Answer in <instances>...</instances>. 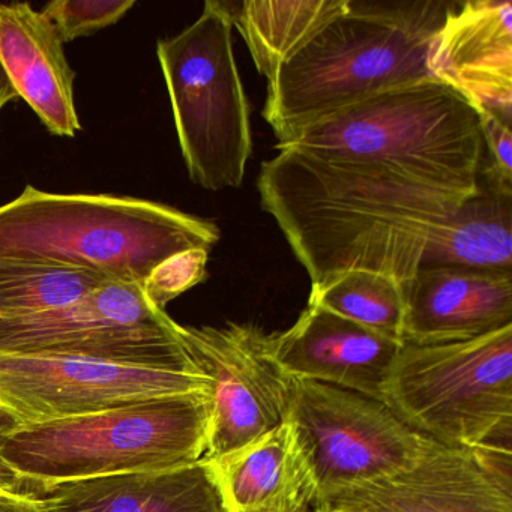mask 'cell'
I'll return each instance as SVG.
<instances>
[{
    "label": "cell",
    "instance_id": "6da1fadb",
    "mask_svg": "<svg viewBox=\"0 0 512 512\" xmlns=\"http://www.w3.org/2000/svg\"><path fill=\"white\" fill-rule=\"evenodd\" d=\"M277 149V157L262 164L257 190L311 287L368 271L392 278L407 293L428 245L473 197L385 167Z\"/></svg>",
    "mask_w": 512,
    "mask_h": 512
},
{
    "label": "cell",
    "instance_id": "7a4b0ae2",
    "mask_svg": "<svg viewBox=\"0 0 512 512\" xmlns=\"http://www.w3.org/2000/svg\"><path fill=\"white\" fill-rule=\"evenodd\" d=\"M217 224L163 203L110 194H56L28 185L0 206V260L89 269L145 284L167 260L211 251Z\"/></svg>",
    "mask_w": 512,
    "mask_h": 512
},
{
    "label": "cell",
    "instance_id": "3957f363",
    "mask_svg": "<svg viewBox=\"0 0 512 512\" xmlns=\"http://www.w3.org/2000/svg\"><path fill=\"white\" fill-rule=\"evenodd\" d=\"M479 109L449 83L428 79L353 104L296 131L277 148L385 167L475 196L484 152Z\"/></svg>",
    "mask_w": 512,
    "mask_h": 512
},
{
    "label": "cell",
    "instance_id": "277c9868",
    "mask_svg": "<svg viewBox=\"0 0 512 512\" xmlns=\"http://www.w3.org/2000/svg\"><path fill=\"white\" fill-rule=\"evenodd\" d=\"M352 7L302 47L268 82L263 118L278 143L353 104L436 79L430 55L442 23L430 11Z\"/></svg>",
    "mask_w": 512,
    "mask_h": 512
},
{
    "label": "cell",
    "instance_id": "5b68a950",
    "mask_svg": "<svg viewBox=\"0 0 512 512\" xmlns=\"http://www.w3.org/2000/svg\"><path fill=\"white\" fill-rule=\"evenodd\" d=\"M208 391L166 395L104 412L5 434L2 457L26 493L125 473L173 469L202 460L208 448Z\"/></svg>",
    "mask_w": 512,
    "mask_h": 512
},
{
    "label": "cell",
    "instance_id": "8992f818",
    "mask_svg": "<svg viewBox=\"0 0 512 512\" xmlns=\"http://www.w3.org/2000/svg\"><path fill=\"white\" fill-rule=\"evenodd\" d=\"M382 394L403 424L442 445L511 449L512 325L455 343H404Z\"/></svg>",
    "mask_w": 512,
    "mask_h": 512
},
{
    "label": "cell",
    "instance_id": "52a82bcc",
    "mask_svg": "<svg viewBox=\"0 0 512 512\" xmlns=\"http://www.w3.org/2000/svg\"><path fill=\"white\" fill-rule=\"evenodd\" d=\"M233 26L229 8L208 0L193 25L157 44L188 175L208 191L241 187L253 154Z\"/></svg>",
    "mask_w": 512,
    "mask_h": 512
},
{
    "label": "cell",
    "instance_id": "ba28073f",
    "mask_svg": "<svg viewBox=\"0 0 512 512\" xmlns=\"http://www.w3.org/2000/svg\"><path fill=\"white\" fill-rule=\"evenodd\" d=\"M0 353L197 368L179 343L175 320L149 301L142 284L115 280L68 307L0 319Z\"/></svg>",
    "mask_w": 512,
    "mask_h": 512
},
{
    "label": "cell",
    "instance_id": "9c48e42d",
    "mask_svg": "<svg viewBox=\"0 0 512 512\" xmlns=\"http://www.w3.org/2000/svg\"><path fill=\"white\" fill-rule=\"evenodd\" d=\"M286 418L298 425L313 455L316 506L338 491L406 469L428 443L382 401L314 380H290Z\"/></svg>",
    "mask_w": 512,
    "mask_h": 512
},
{
    "label": "cell",
    "instance_id": "30bf717a",
    "mask_svg": "<svg viewBox=\"0 0 512 512\" xmlns=\"http://www.w3.org/2000/svg\"><path fill=\"white\" fill-rule=\"evenodd\" d=\"M208 391L199 368L142 367L103 359L0 353V407L19 425L41 424L187 392Z\"/></svg>",
    "mask_w": 512,
    "mask_h": 512
},
{
    "label": "cell",
    "instance_id": "8fae6325",
    "mask_svg": "<svg viewBox=\"0 0 512 512\" xmlns=\"http://www.w3.org/2000/svg\"><path fill=\"white\" fill-rule=\"evenodd\" d=\"M176 335L190 361L209 379L206 458L220 457L286 419L290 377L271 353L269 334L251 323L184 326Z\"/></svg>",
    "mask_w": 512,
    "mask_h": 512
},
{
    "label": "cell",
    "instance_id": "7c38bea8",
    "mask_svg": "<svg viewBox=\"0 0 512 512\" xmlns=\"http://www.w3.org/2000/svg\"><path fill=\"white\" fill-rule=\"evenodd\" d=\"M511 449L454 448L428 439L415 463L346 488L331 512H512Z\"/></svg>",
    "mask_w": 512,
    "mask_h": 512
},
{
    "label": "cell",
    "instance_id": "4fadbf2b",
    "mask_svg": "<svg viewBox=\"0 0 512 512\" xmlns=\"http://www.w3.org/2000/svg\"><path fill=\"white\" fill-rule=\"evenodd\" d=\"M275 362L290 379L314 380L383 403V385L404 343L307 304L287 331L269 334Z\"/></svg>",
    "mask_w": 512,
    "mask_h": 512
},
{
    "label": "cell",
    "instance_id": "5bb4252c",
    "mask_svg": "<svg viewBox=\"0 0 512 512\" xmlns=\"http://www.w3.org/2000/svg\"><path fill=\"white\" fill-rule=\"evenodd\" d=\"M431 73L511 124L512 4L466 2L434 34Z\"/></svg>",
    "mask_w": 512,
    "mask_h": 512
},
{
    "label": "cell",
    "instance_id": "9a60e30c",
    "mask_svg": "<svg viewBox=\"0 0 512 512\" xmlns=\"http://www.w3.org/2000/svg\"><path fill=\"white\" fill-rule=\"evenodd\" d=\"M205 458L227 512H292L319 503L313 455L286 418L262 436L220 457Z\"/></svg>",
    "mask_w": 512,
    "mask_h": 512
},
{
    "label": "cell",
    "instance_id": "2e32d148",
    "mask_svg": "<svg viewBox=\"0 0 512 512\" xmlns=\"http://www.w3.org/2000/svg\"><path fill=\"white\" fill-rule=\"evenodd\" d=\"M406 298L407 344L472 340L512 325V274L419 268Z\"/></svg>",
    "mask_w": 512,
    "mask_h": 512
},
{
    "label": "cell",
    "instance_id": "e0dca14e",
    "mask_svg": "<svg viewBox=\"0 0 512 512\" xmlns=\"http://www.w3.org/2000/svg\"><path fill=\"white\" fill-rule=\"evenodd\" d=\"M0 64L50 133L74 137L82 130L74 103L76 73L41 11L29 4L0 5Z\"/></svg>",
    "mask_w": 512,
    "mask_h": 512
},
{
    "label": "cell",
    "instance_id": "ac0fdd59",
    "mask_svg": "<svg viewBox=\"0 0 512 512\" xmlns=\"http://www.w3.org/2000/svg\"><path fill=\"white\" fill-rule=\"evenodd\" d=\"M35 497L43 512H227L205 458L173 469L68 482Z\"/></svg>",
    "mask_w": 512,
    "mask_h": 512
},
{
    "label": "cell",
    "instance_id": "d6986e66",
    "mask_svg": "<svg viewBox=\"0 0 512 512\" xmlns=\"http://www.w3.org/2000/svg\"><path fill=\"white\" fill-rule=\"evenodd\" d=\"M511 209V184L482 169L478 193L457 209L428 245L421 268L512 274Z\"/></svg>",
    "mask_w": 512,
    "mask_h": 512
},
{
    "label": "cell",
    "instance_id": "ffe728a7",
    "mask_svg": "<svg viewBox=\"0 0 512 512\" xmlns=\"http://www.w3.org/2000/svg\"><path fill=\"white\" fill-rule=\"evenodd\" d=\"M352 4L350 0H256L242 4L233 17L257 70L271 82L283 65Z\"/></svg>",
    "mask_w": 512,
    "mask_h": 512
},
{
    "label": "cell",
    "instance_id": "44dd1931",
    "mask_svg": "<svg viewBox=\"0 0 512 512\" xmlns=\"http://www.w3.org/2000/svg\"><path fill=\"white\" fill-rule=\"evenodd\" d=\"M89 269L55 263L0 260V319L68 307L109 281Z\"/></svg>",
    "mask_w": 512,
    "mask_h": 512
},
{
    "label": "cell",
    "instance_id": "7402d4cb",
    "mask_svg": "<svg viewBox=\"0 0 512 512\" xmlns=\"http://www.w3.org/2000/svg\"><path fill=\"white\" fill-rule=\"evenodd\" d=\"M308 304L319 305L350 322L404 343L406 290L382 274L350 271L311 287Z\"/></svg>",
    "mask_w": 512,
    "mask_h": 512
},
{
    "label": "cell",
    "instance_id": "603a6c76",
    "mask_svg": "<svg viewBox=\"0 0 512 512\" xmlns=\"http://www.w3.org/2000/svg\"><path fill=\"white\" fill-rule=\"evenodd\" d=\"M136 0H55L41 13L55 26L62 43L88 37L118 23Z\"/></svg>",
    "mask_w": 512,
    "mask_h": 512
},
{
    "label": "cell",
    "instance_id": "cb8c5ba5",
    "mask_svg": "<svg viewBox=\"0 0 512 512\" xmlns=\"http://www.w3.org/2000/svg\"><path fill=\"white\" fill-rule=\"evenodd\" d=\"M208 251L196 250L173 257L155 269L145 281L143 290L155 307L166 310V305L181 293L187 292L206 277Z\"/></svg>",
    "mask_w": 512,
    "mask_h": 512
},
{
    "label": "cell",
    "instance_id": "d4e9b609",
    "mask_svg": "<svg viewBox=\"0 0 512 512\" xmlns=\"http://www.w3.org/2000/svg\"><path fill=\"white\" fill-rule=\"evenodd\" d=\"M481 133L491 157V172L506 184L512 181V137L511 124L491 110L479 109Z\"/></svg>",
    "mask_w": 512,
    "mask_h": 512
},
{
    "label": "cell",
    "instance_id": "484cf974",
    "mask_svg": "<svg viewBox=\"0 0 512 512\" xmlns=\"http://www.w3.org/2000/svg\"><path fill=\"white\" fill-rule=\"evenodd\" d=\"M17 425L19 424H17L16 419L0 407V448H2L5 434ZM0 487L10 494H28L22 479L8 466L7 461L2 457V452H0Z\"/></svg>",
    "mask_w": 512,
    "mask_h": 512
},
{
    "label": "cell",
    "instance_id": "4316f807",
    "mask_svg": "<svg viewBox=\"0 0 512 512\" xmlns=\"http://www.w3.org/2000/svg\"><path fill=\"white\" fill-rule=\"evenodd\" d=\"M0 512H43V509L32 494H10L0 496Z\"/></svg>",
    "mask_w": 512,
    "mask_h": 512
},
{
    "label": "cell",
    "instance_id": "83f0119b",
    "mask_svg": "<svg viewBox=\"0 0 512 512\" xmlns=\"http://www.w3.org/2000/svg\"><path fill=\"white\" fill-rule=\"evenodd\" d=\"M19 97L17 95L16 88H14L13 83H11L10 77H8L7 71L0 64V112L7 106L10 101H13L14 98Z\"/></svg>",
    "mask_w": 512,
    "mask_h": 512
},
{
    "label": "cell",
    "instance_id": "f1b7e54d",
    "mask_svg": "<svg viewBox=\"0 0 512 512\" xmlns=\"http://www.w3.org/2000/svg\"><path fill=\"white\" fill-rule=\"evenodd\" d=\"M292 512H331L329 509L323 508V506H316V508H304V509H296V511Z\"/></svg>",
    "mask_w": 512,
    "mask_h": 512
},
{
    "label": "cell",
    "instance_id": "f546056e",
    "mask_svg": "<svg viewBox=\"0 0 512 512\" xmlns=\"http://www.w3.org/2000/svg\"><path fill=\"white\" fill-rule=\"evenodd\" d=\"M0 496H10V493H7L4 488L0 487ZM11 496H14V494H11Z\"/></svg>",
    "mask_w": 512,
    "mask_h": 512
}]
</instances>
